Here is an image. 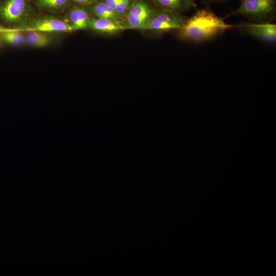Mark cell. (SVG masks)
Segmentation results:
<instances>
[{"mask_svg":"<svg viewBox=\"0 0 276 276\" xmlns=\"http://www.w3.org/2000/svg\"><path fill=\"white\" fill-rule=\"evenodd\" d=\"M90 27L93 29L104 32H113L127 29L117 20L103 18H90Z\"/></svg>","mask_w":276,"mask_h":276,"instance_id":"10","label":"cell"},{"mask_svg":"<svg viewBox=\"0 0 276 276\" xmlns=\"http://www.w3.org/2000/svg\"><path fill=\"white\" fill-rule=\"evenodd\" d=\"M69 19L74 30L86 29L90 27V18L83 9L76 8L71 10Z\"/></svg>","mask_w":276,"mask_h":276,"instance_id":"9","label":"cell"},{"mask_svg":"<svg viewBox=\"0 0 276 276\" xmlns=\"http://www.w3.org/2000/svg\"><path fill=\"white\" fill-rule=\"evenodd\" d=\"M234 27L226 24L210 9L205 8L197 10L185 20L178 29V35L185 40L202 42L212 39Z\"/></svg>","mask_w":276,"mask_h":276,"instance_id":"1","label":"cell"},{"mask_svg":"<svg viewBox=\"0 0 276 276\" xmlns=\"http://www.w3.org/2000/svg\"><path fill=\"white\" fill-rule=\"evenodd\" d=\"M1 33L2 38L8 43L19 45L24 42L25 38L19 30L12 29Z\"/></svg>","mask_w":276,"mask_h":276,"instance_id":"13","label":"cell"},{"mask_svg":"<svg viewBox=\"0 0 276 276\" xmlns=\"http://www.w3.org/2000/svg\"><path fill=\"white\" fill-rule=\"evenodd\" d=\"M154 15L147 3L143 1L134 3L130 6L127 13V20L129 28L147 29Z\"/></svg>","mask_w":276,"mask_h":276,"instance_id":"5","label":"cell"},{"mask_svg":"<svg viewBox=\"0 0 276 276\" xmlns=\"http://www.w3.org/2000/svg\"><path fill=\"white\" fill-rule=\"evenodd\" d=\"M26 8V0H7L0 7V15L6 21H18L24 16Z\"/></svg>","mask_w":276,"mask_h":276,"instance_id":"6","label":"cell"},{"mask_svg":"<svg viewBox=\"0 0 276 276\" xmlns=\"http://www.w3.org/2000/svg\"><path fill=\"white\" fill-rule=\"evenodd\" d=\"M38 32H65L74 31L70 24L55 18H43L34 22L29 29Z\"/></svg>","mask_w":276,"mask_h":276,"instance_id":"7","label":"cell"},{"mask_svg":"<svg viewBox=\"0 0 276 276\" xmlns=\"http://www.w3.org/2000/svg\"><path fill=\"white\" fill-rule=\"evenodd\" d=\"M95 15L99 18L117 20L118 13L109 8L105 3L99 2L96 4L93 8Z\"/></svg>","mask_w":276,"mask_h":276,"instance_id":"11","label":"cell"},{"mask_svg":"<svg viewBox=\"0 0 276 276\" xmlns=\"http://www.w3.org/2000/svg\"><path fill=\"white\" fill-rule=\"evenodd\" d=\"M185 20L179 13L163 10L153 16L147 29L161 32L178 30Z\"/></svg>","mask_w":276,"mask_h":276,"instance_id":"4","label":"cell"},{"mask_svg":"<svg viewBox=\"0 0 276 276\" xmlns=\"http://www.w3.org/2000/svg\"><path fill=\"white\" fill-rule=\"evenodd\" d=\"M122 0H105V3L111 9L115 11L117 6Z\"/></svg>","mask_w":276,"mask_h":276,"instance_id":"16","label":"cell"},{"mask_svg":"<svg viewBox=\"0 0 276 276\" xmlns=\"http://www.w3.org/2000/svg\"><path fill=\"white\" fill-rule=\"evenodd\" d=\"M74 2L80 3H86L88 2H90L93 0H73Z\"/></svg>","mask_w":276,"mask_h":276,"instance_id":"19","label":"cell"},{"mask_svg":"<svg viewBox=\"0 0 276 276\" xmlns=\"http://www.w3.org/2000/svg\"><path fill=\"white\" fill-rule=\"evenodd\" d=\"M26 39L30 45L36 47H45L50 42L47 35L38 31H31L28 34Z\"/></svg>","mask_w":276,"mask_h":276,"instance_id":"12","label":"cell"},{"mask_svg":"<svg viewBox=\"0 0 276 276\" xmlns=\"http://www.w3.org/2000/svg\"><path fill=\"white\" fill-rule=\"evenodd\" d=\"M163 10L179 13L196 6L195 0H153Z\"/></svg>","mask_w":276,"mask_h":276,"instance_id":"8","label":"cell"},{"mask_svg":"<svg viewBox=\"0 0 276 276\" xmlns=\"http://www.w3.org/2000/svg\"><path fill=\"white\" fill-rule=\"evenodd\" d=\"M12 30L11 29H6L4 27H3L1 24H0V32L1 33H2V32H6V31H10Z\"/></svg>","mask_w":276,"mask_h":276,"instance_id":"18","label":"cell"},{"mask_svg":"<svg viewBox=\"0 0 276 276\" xmlns=\"http://www.w3.org/2000/svg\"><path fill=\"white\" fill-rule=\"evenodd\" d=\"M130 0H122L117 6L115 11L119 14L124 13L130 7Z\"/></svg>","mask_w":276,"mask_h":276,"instance_id":"15","label":"cell"},{"mask_svg":"<svg viewBox=\"0 0 276 276\" xmlns=\"http://www.w3.org/2000/svg\"><path fill=\"white\" fill-rule=\"evenodd\" d=\"M43 6L49 8H60L65 5L68 0H38Z\"/></svg>","mask_w":276,"mask_h":276,"instance_id":"14","label":"cell"},{"mask_svg":"<svg viewBox=\"0 0 276 276\" xmlns=\"http://www.w3.org/2000/svg\"><path fill=\"white\" fill-rule=\"evenodd\" d=\"M241 32L269 43L276 41V25L270 22H242L234 26Z\"/></svg>","mask_w":276,"mask_h":276,"instance_id":"3","label":"cell"},{"mask_svg":"<svg viewBox=\"0 0 276 276\" xmlns=\"http://www.w3.org/2000/svg\"><path fill=\"white\" fill-rule=\"evenodd\" d=\"M275 14L276 0H241L239 7L225 17L242 16L256 22H271Z\"/></svg>","mask_w":276,"mask_h":276,"instance_id":"2","label":"cell"},{"mask_svg":"<svg viewBox=\"0 0 276 276\" xmlns=\"http://www.w3.org/2000/svg\"><path fill=\"white\" fill-rule=\"evenodd\" d=\"M202 3L210 4L214 3L224 2L227 0H200Z\"/></svg>","mask_w":276,"mask_h":276,"instance_id":"17","label":"cell"}]
</instances>
